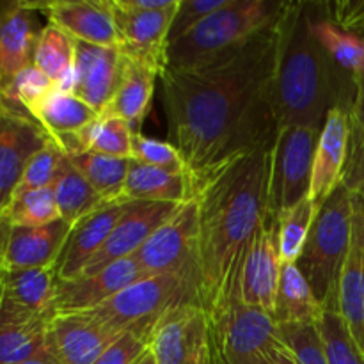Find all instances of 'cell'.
<instances>
[{"mask_svg": "<svg viewBox=\"0 0 364 364\" xmlns=\"http://www.w3.org/2000/svg\"><path fill=\"white\" fill-rule=\"evenodd\" d=\"M4 226L38 228L60 219L53 188H38L14 194L9 205L0 210Z\"/></svg>", "mask_w": 364, "mask_h": 364, "instance_id": "obj_35", "label": "cell"}, {"mask_svg": "<svg viewBox=\"0 0 364 364\" xmlns=\"http://www.w3.org/2000/svg\"><path fill=\"white\" fill-rule=\"evenodd\" d=\"M281 267L283 258L279 249V224L269 215L258 228L245 255L238 288L240 301L245 306L262 309L274 318Z\"/></svg>", "mask_w": 364, "mask_h": 364, "instance_id": "obj_13", "label": "cell"}, {"mask_svg": "<svg viewBox=\"0 0 364 364\" xmlns=\"http://www.w3.org/2000/svg\"><path fill=\"white\" fill-rule=\"evenodd\" d=\"M148 347L149 343L144 336L137 333H124L100 355L95 364H132Z\"/></svg>", "mask_w": 364, "mask_h": 364, "instance_id": "obj_44", "label": "cell"}, {"mask_svg": "<svg viewBox=\"0 0 364 364\" xmlns=\"http://www.w3.org/2000/svg\"><path fill=\"white\" fill-rule=\"evenodd\" d=\"M124 11H159L174 6L176 0H114Z\"/></svg>", "mask_w": 364, "mask_h": 364, "instance_id": "obj_47", "label": "cell"}, {"mask_svg": "<svg viewBox=\"0 0 364 364\" xmlns=\"http://www.w3.org/2000/svg\"><path fill=\"white\" fill-rule=\"evenodd\" d=\"M192 304L201 306L196 274H159L130 284L87 315L119 334H141L149 343L153 327L164 315Z\"/></svg>", "mask_w": 364, "mask_h": 364, "instance_id": "obj_6", "label": "cell"}, {"mask_svg": "<svg viewBox=\"0 0 364 364\" xmlns=\"http://www.w3.org/2000/svg\"><path fill=\"white\" fill-rule=\"evenodd\" d=\"M277 52L279 23L206 66L162 75L173 144L192 183L223 164L274 146Z\"/></svg>", "mask_w": 364, "mask_h": 364, "instance_id": "obj_1", "label": "cell"}, {"mask_svg": "<svg viewBox=\"0 0 364 364\" xmlns=\"http://www.w3.org/2000/svg\"><path fill=\"white\" fill-rule=\"evenodd\" d=\"M338 313L364 355V199L354 196L352 240L338 290Z\"/></svg>", "mask_w": 364, "mask_h": 364, "instance_id": "obj_23", "label": "cell"}, {"mask_svg": "<svg viewBox=\"0 0 364 364\" xmlns=\"http://www.w3.org/2000/svg\"><path fill=\"white\" fill-rule=\"evenodd\" d=\"M68 159L105 199V203L123 201L124 181L130 171L132 159H114L95 151L68 153Z\"/></svg>", "mask_w": 364, "mask_h": 364, "instance_id": "obj_33", "label": "cell"}, {"mask_svg": "<svg viewBox=\"0 0 364 364\" xmlns=\"http://www.w3.org/2000/svg\"><path fill=\"white\" fill-rule=\"evenodd\" d=\"M53 141L25 110L4 105L0 112V210L9 205L28 164Z\"/></svg>", "mask_w": 364, "mask_h": 364, "instance_id": "obj_12", "label": "cell"}, {"mask_svg": "<svg viewBox=\"0 0 364 364\" xmlns=\"http://www.w3.org/2000/svg\"><path fill=\"white\" fill-rule=\"evenodd\" d=\"M176 206L171 203L132 201L127 213L121 217L103 247L92 256L80 276H91L119 259L137 255L139 249L148 242V238L174 212Z\"/></svg>", "mask_w": 364, "mask_h": 364, "instance_id": "obj_16", "label": "cell"}, {"mask_svg": "<svg viewBox=\"0 0 364 364\" xmlns=\"http://www.w3.org/2000/svg\"><path fill=\"white\" fill-rule=\"evenodd\" d=\"M148 277L135 256L119 259L91 276L70 281H57L55 315L60 313H87L100 308L130 284Z\"/></svg>", "mask_w": 364, "mask_h": 364, "instance_id": "obj_14", "label": "cell"}, {"mask_svg": "<svg viewBox=\"0 0 364 364\" xmlns=\"http://www.w3.org/2000/svg\"><path fill=\"white\" fill-rule=\"evenodd\" d=\"M31 116L48 132L57 144L63 146L68 139L80 134L92 121L98 119L100 114L73 92L55 87L31 110Z\"/></svg>", "mask_w": 364, "mask_h": 364, "instance_id": "obj_26", "label": "cell"}, {"mask_svg": "<svg viewBox=\"0 0 364 364\" xmlns=\"http://www.w3.org/2000/svg\"><path fill=\"white\" fill-rule=\"evenodd\" d=\"M352 141L364 135V80L355 87V100L350 112Z\"/></svg>", "mask_w": 364, "mask_h": 364, "instance_id": "obj_46", "label": "cell"}, {"mask_svg": "<svg viewBox=\"0 0 364 364\" xmlns=\"http://www.w3.org/2000/svg\"><path fill=\"white\" fill-rule=\"evenodd\" d=\"M132 159L146 166L159 167V169L171 171L178 174H188L187 162L180 149L173 142L159 141L144 135L142 132H135L134 142H132Z\"/></svg>", "mask_w": 364, "mask_h": 364, "instance_id": "obj_40", "label": "cell"}, {"mask_svg": "<svg viewBox=\"0 0 364 364\" xmlns=\"http://www.w3.org/2000/svg\"><path fill=\"white\" fill-rule=\"evenodd\" d=\"M270 364H299L297 359H295V355L291 354L290 348L287 347V345H279L277 347V350L274 352L272 355V363Z\"/></svg>", "mask_w": 364, "mask_h": 364, "instance_id": "obj_48", "label": "cell"}, {"mask_svg": "<svg viewBox=\"0 0 364 364\" xmlns=\"http://www.w3.org/2000/svg\"><path fill=\"white\" fill-rule=\"evenodd\" d=\"M36 2H11L0 23V82L16 77L34 64V52L43 27L38 23Z\"/></svg>", "mask_w": 364, "mask_h": 364, "instance_id": "obj_24", "label": "cell"}, {"mask_svg": "<svg viewBox=\"0 0 364 364\" xmlns=\"http://www.w3.org/2000/svg\"><path fill=\"white\" fill-rule=\"evenodd\" d=\"M130 205L132 201H128V199L107 203L105 206L80 220L77 226L71 228L66 245H64L63 252L57 259V281L75 279L84 272L85 265L103 247L107 238L110 237L112 230L119 223L121 217L127 213Z\"/></svg>", "mask_w": 364, "mask_h": 364, "instance_id": "obj_21", "label": "cell"}, {"mask_svg": "<svg viewBox=\"0 0 364 364\" xmlns=\"http://www.w3.org/2000/svg\"><path fill=\"white\" fill-rule=\"evenodd\" d=\"M70 233L71 226L63 219L38 228L4 226L2 270L55 267Z\"/></svg>", "mask_w": 364, "mask_h": 364, "instance_id": "obj_17", "label": "cell"}, {"mask_svg": "<svg viewBox=\"0 0 364 364\" xmlns=\"http://www.w3.org/2000/svg\"><path fill=\"white\" fill-rule=\"evenodd\" d=\"M311 32L322 48L329 53L338 68L354 80L355 87L364 80V36L343 31L326 14L318 13V6L311 4Z\"/></svg>", "mask_w": 364, "mask_h": 364, "instance_id": "obj_29", "label": "cell"}, {"mask_svg": "<svg viewBox=\"0 0 364 364\" xmlns=\"http://www.w3.org/2000/svg\"><path fill=\"white\" fill-rule=\"evenodd\" d=\"M199 217L196 199L181 203L156 228L135 258L148 276L196 274L198 276Z\"/></svg>", "mask_w": 364, "mask_h": 364, "instance_id": "obj_9", "label": "cell"}, {"mask_svg": "<svg viewBox=\"0 0 364 364\" xmlns=\"http://www.w3.org/2000/svg\"><path fill=\"white\" fill-rule=\"evenodd\" d=\"M20 364H63V363L59 361V358H57V355L53 354L52 348H50V350L43 352V354L36 355V358L28 359V361L20 363Z\"/></svg>", "mask_w": 364, "mask_h": 364, "instance_id": "obj_49", "label": "cell"}, {"mask_svg": "<svg viewBox=\"0 0 364 364\" xmlns=\"http://www.w3.org/2000/svg\"><path fill=\"white\" fill-rule=\"evenodd\" d=\"M287 4L281 0H230L188 34L171 43L167 70H196L242 48L279 23Z\"/></svg>", "mask_w": 364, "mask_h": 364, "instance_id": "obj_4", "label": "cell"}, {"mask_svg": "<svg viewBox=\"0 0 364 364\" xmlns=\"http://www.w3.org/2000/svg\"><path fill=\"white\" fill-rule=\"evenodd\" d=\"M52 318L0 299V364H20L50 350Z\"/></svg>", "mask_w": 364, "mask_h": 364, "instance_id": "obj_22", "label": "cell"}, {"mask_svg": "<svg viewBox=\"0 0 364 364\" xmlns=\"http://www.w3.org/2000/svg\"><path fill=\"white\" fill-rule=\"evenodd\" d=\"M279 334L299 364H329L316 326H279Z\"/></svg>", "mask_w": 364, "mask_h": 364, "instance_id": "obj_41", "label": "cell"}, {"mask_svg": "<svg viewBox=\"0 0 364 364\" xmlns=\"http://www.w3.org/2000/svg\"><path fill=\"white\" fill-rule=\"evenodd\" d=\"M272 146L215 167L192 183L198 203V287L208 315L237 297L245 255L269 217Z\"/></svg>", "mask_w": 364, "mask_h": 364, "instance_id": "obj_2", "label": "cell"}, {"mask_svg": "<svg viewBox=\"0 0 364 364\" xmlns=\"http://www.w3.org/2000/svg\"><path fill=\"white\" fill-rule=\"evenodd\" d=\"M354 194L345 185L323 203L311 228L299 267L323 309L338 311L341 272L350 251Z\"/></svg>", "mask_w": 364, "mask_h": 364, "instance_id": "obj_5", "label": "cell"}, {"mask_svg": "<svg viewBox=\"0 0 364 364\" xmlns=\"http://www.w3.org/2000/svg\"><path fill=\"white\" fill-rule=\"evenodd\" d=\"M124 57L117 48L77 41L75 80L71 92L98 114L109 107L121 84Z\"/></svg>", "mask_w": 364, "mask_h": 364, "instance_id": "obj_18", "label": "cell"}, {"mask_svg": "<svg viewBox=\"0 0 364 364\" xmlns=\"http://www.w3.org/2000/svg\"><path fill=\"white\" fill-rule=\"evenodd\" d=\"M149 348L159 364H212L210 316L201 306H183L153 327Z\"/></svg>", "mask_w": 364, "mask_h": 364, "instance_id": "obj_11", "label": "cell"}, {"mask_svg": "<svg viewBox=\"0 0 364 364\" xmlns=\"http://www.w3.org/2000/svg\"><path fill=\"white\" fill-rule=\"evenodd\" d=\"M119 38V52L132 63L142 64L160 78L167 70V48L174 14L180 0L167 9L124 11L114 0H107Z\"/></svg>", "mask_w": 364, "mask_h": 364, "instance_id": "obj_10", "label": "cell"}, {"mask_svg": "<svg viewBox=\"0 0 364 364\" xmlns=\"http://www.w3.org/2000/svg\"><path fill=\"white\" fill-rule=\"evenodd\" d=\"M119 336L87 313H60L50 320V345L63 364H95Z\"/></svg>", "mask_w": 364, "mask_h": 364, "instance_id": "obj_20", "label": "cell"}, {"mask_svg": "<svg viewBox=\"0 0 364 364\" xmlns=\"http://www.w3.org/2000/svg\"><path fill=\"white\" fill-rule=\"evenodd\" d=\"M77 41L53 23H46L39 34L34 66L46 75L60 91L71 92L75 80Z\"/></svg>", "mask_w": 364, "mask_h": 364, "instance_id": "obj_31", "label": "cell"}, {"mask_svg": "<svg viewBox=\"0 0 364 364\" xmlns=\"http://www.w3.org/2000/svg\"><path fill=\"white\" fill-rule=\"evenodd\" d=\"M311 4L288 2L279 21V52L272 82L279 128L322 130L334 107L350 110L355 84L311 32Z\"/></svg>", "mask_w": 364, "mask_h": 364, "instance_id": "obj_3", "label": "cell"}, {"mask_svg": "<svg viewBox=\"0 0 364 364\" xmlns=\"http://www.w3.org/2000/svg\"><path fill=\"white\" fill-rule=\"evenodd\" d=\"M343 185L352 194L364 199V135L350 142V156L345 169Z\"/></svg>", "mask_w": 364, "mask_h": 364, "instance_id": "obj_45", "label": "cell"}, {"mask_svg": "<svg viewBox=\"0 0 364 364\" xmlns=\"http://www.w3.org/2000/svg\"><path fill=\"white\" fill-rule=\"evenodd\" d=\"M352 121L350 110L343 107H334L326 117L313 162L311 192L309 198L318 208L334 194L340 185H343L345 169L350 156Z\"/></svg>", "mask_w": 364, "mask_h": 364, "instance_id": "obj_15", "label": "cell"}, {"mask_svg": "<svg viewBox=\"0 0 364 364\" xmlns=\"http://www.w3.org/2000/svg\"><path fill=\"white\" fill-rule=\"evenodd\" d=\"M132 364H159V361H156V358H155V354L151 352V348L148 347Z\"/></svg>", "mask_w": 364, "mask_h": 364, "instance_id": "obj_50", "label": "cell"}, {"mask_svg": "<svg viewBox=\"0 0 364 364\" xmlns=\"http://www.w3.org/2000/svg\"><path fill=\"white\" fill-rule=\"evenodd\" d=\"M160 78L149 68L142 64L132 63L124 57V71L121 84L103 114L100 116L121 117L128 121L135 132H141L139 127L146 119L155 95V82Z\"/></svg>", "mask_w": 364, "mask_h": 364, "instance_id": "obj_27", "label": "cell"}, {"mask_svg": "<svg viewBox=\"0 0 364 364\" xmlns=\"http://www.w3.org/2000/svg\"><path fill=\"white\" fill-rule=\"evenodd\" d=\"M320 132L301 127L279 128L270 156L269 215L274 220L309 198Z\"/></svg>", "mask_w": 364, "mask_h": 364, "instance_id": "obj_8", "label": "cell"}, {"mask_svg": "<svg viewBox=\"0 0 364 364\" xmlns=\"http://www.w3.org/2000/svg\"><path fill=\"white\" fill-rule=\"evenodd\" d=\"M230 0H180L176 14H174L173 27L169 34V45L176 39L183 38L185 34L198 27L203 20L224 7Z\"/></svg>", "mask_w": 364, "mask_h": 364, "instance_id": "obj_42", "label": "cell"}, {"mask_svg": "<svg viewBox=\"0 0 364 364\" xmlns=\"http://www.w3.org/2000/svg\"><path fill=\"white\" fill-rule=\"evenodd\" d=\"M323 308L295 263H283L274 320L277 326H316Z\"/></svg>", "mask_w": 364, "mask_h": 364, "instance_id": "obj_28", "label": "cell"}, {"mask_svg": "<svg viewBox=\"0 0 364 364\" xmlns=\"http://www.w3.org/2000/svg\"><path fill=\"white\" fill-rule=\"evenodd\" d=\"M123 198L128 201L180 205L194 198V187L187 173H171L132 159Z\"/></svg>", "mask_w": 364, "mask_h": 364, "instance_id": "obj_25", "label": "cell"}, {"mask_svg": "<svg viewBox=\"0 0 364 364\" xmlns=\"http://www.w3.org/2000/svg\"><path fill=\"white\" fill-rule=\"evenodd\" d=\"M55 267L2 270V299L46 316H55Z\"/></svg>", "mask_w": 364, "mask_h": 364, "instance_id": "obj_30", "label": "cell"}, {"mask_svg": "<svg viewBox=\"0 0 364 364\" xmlns=\"http://www.w3.org/2000/svg\"><path fill=\"white\" fill-rule=\"evenodd\" d=\"M208 316L212 364H270L283 345L276 320L238 295Z\"/></svg>", "mask_w": 364, "mask_h": 364, "instance_id": "obj_7", "label": "cell"}, {"mask_svg": "<svg viewBox=\"0 0 364 364\" xmlns=\"http://www.w3.org/2000/svg\"><path fill=\"white\" fill-rule=\"evenodd\" d=\"M48 23L57 25L75 41L119 48L116 23L107 0H52L36 2Z\"/></svg>", "mask_w": 364, "mask_h": 364, "instance_id": "obj_19", "label": "cell"}, {"mask_svg": "<svg viewBox=\"0 0 364 364\" xmlns=\"http://www.w3.org/2000/svg\"><path fill=\"white\" fill-rule=\"evenodd\" d=\"M0 89H2L4 105L16 107V109H21L31 114V110L52 89H55V85L43 71H39L34 64H31L25 70H21L16 77L4 82Z\"/></svg>", "mask_w": 364, "mask_h": 364, "instance_id": "obj_38", "label": "cell"}, {"mask_svg": "<svg viewBox=\"0 0 364 364\" xmlns=\"http://www.w3.org/2000/svg\"><path fill=\"white\" fill-rule=\"evenodd\" d=\"M320 208L311 198H306L277 219L279 224V249L283 263H297L308 242Z\"/></svg>", "mask_w": 364, "mask_h": 364, "instance_id": "obj_36", "label": "cell"}, {"mask_svg": "<svg viewBox=\"0 0 364 364\" xmlns=\"http://www.w3.org/2000/svg\"><path fill=\"white\" fill-rule=\"evenodd\" d=\"M323 352L329 364H364V355L352 340L347 326L340 313L333 309H323L322 316L316 322Z\"/></svg>", "mask_w": 364, "mask_h": 364, "instance_id": "obj_37", "label": "cell"}, {"mask_svg": "<svg viewBox=\"0 0 364 364\" xmlns=\"http://www.w3.org/2000/svg\"><path fill=\"white\" fill-rule=\"evenodd\" d=\"M53 192L59 205L60 219L66 220L71 228L107 205L105 199L95 191L84 174L70 162V159L63 174L53 185Z\"/></svg>", "mask_w": 364, "mask_h": 364, "instance_id": "obj_34", "label": "cell"}, {"mask_svg": "<svg viewBox=\"0 0 364 364\" xmlns=\"http://www.w3.org/2000/svg\"><path fill=\"white\" fill-rule=\"evenodd\" d=\"M68 164V155L57 142L46 146L43 151L32 159L18 183L14 194L27 191H38V188H53L55 181L63 174ZM13 194V196H14Z\"/></svg>", "mask_w": 364, "mask_h": 364, "instance_id": "obj_39", "label": "cell"}, {"mask_svg": "<svg viewBox=\"0 0 364 364\" xmlns=\"http://www.w3.org/2000/svg\"><path fill=\"white\" fill-rule=\"evenodd\" d=\"M135 130L121 117L100 116L80 134L68 139L60 148L64 153L95 151L114 159H132V142Z\"/></svg>", "mask_w": 364, "mask_h": 364, "instance_id": "obj_32", "label": "cell"}, {"mask_svg": "<svg viewBox=\"0 0 364 364\" xmlns=\"http://www.w3.org/2000/svg\"><path fill=\"white\" fill-rule=\"evenodd\" d=\"M320 6L326 11V16L338 27L364 36V0H340Z\"/></svg>", "mask_w": 364, "mask_h": 364, "instance_id": "obj_43", "label": "cell"}]
</instances>
